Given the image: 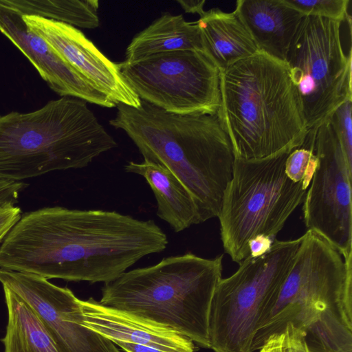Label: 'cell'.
Segmentation results:
<instances>
[{"mask_svg":"<svg viewBox=\"0 0 352 352\" xmlns=\"http://www.w3.org/2000/svg\"><path fill=\"white\" fill-rule=\"evenodd\" d=\"M168 239L153 220L116 211L45 207L21 215L0 246V268L47 279L109 283Z\"/></svg>","mask_w":352,"mask_h":352,"instance_id":"1","label":"cell"},{"mask_svg":"<svg viewBox=\"0 0 352 352\" xmlns=\"http://www.w3.org/2000/svg\"><path fill=\"white\" fill-rule=\"evenodd\" d=\"M109 124L123 130L144 161L171 170L192 195L201 223L218 217L234 156L217 114L178 115L141 100L123 104Z\"/></svg>","mask_w":352,"mask_h":352,"instance_id":"2","label":"cell"},{"mask_svg":"<svg viewBox=\"0 0 352 352\" xmlns=\"http://www.w3.org/2000/svg\"><path fill=\"white\" fill-rule=\"evenodd\" d=\"M352 256L307 230L277 299L259 324L252 351L290 323L310 352H352Z\"/></svg>","mask_w":352,"mask_h":352,"instance_id":"3","label":"cell"},{"mask_svg":"<svg viewBox=\"0 0 352 352\" xmlns=\"http://www.w3.org/2000/svg\"><path fill=\"white\" fill-rule=\"evenodd\" d=\"M217 116L234 158L258 160L302 146L307 127L285 62L263 52L220 72Z\"/></svg>","mask_w":352,"mask_h":352,"instance_id":"4","label":"cell"},{"mask_svg":"<svg viewBox=\"0 0 352 352\" xmlns=\"http://www.w3.org/2000/svg\"><path fill=\"white\" fill-rule=\"evenodd\" d=\"M117 146L87 102L77 98L51 100L30 113L12 111L0 116V180L84 168Z\"/></svg>","mask_w":352,"mask_h":352,"instance_id":"5","label":"cell"},{"mask_svg":"<svg viewBox=\"0 0 352 352\" xmlns=\"http://www.w3.org/2000/svg\"><path fill=\"white\" fill-rule=\"evenodd\" d=\"M223 255L191 252L125 272L104 283L99 302L168 327L210 349L208 322L214 290L222 278Z\"/></svg>","mask_w":352,"mask_h":352,"instance_id":"6","label":"cell"},{"mask_svg":"<svg viewBox=\"0 0 352 352\" xmlns=\"http://www.w3.org/2000/svg\"><path fill=\"white\" fill-rule=\"evenodd\" d=\"M291 152L258 160L234 158L218 218L224 251L239 265L250 256L249 242L259 236L274 241L304 199L309 185L292 181L285 173Z\"/></svg>","mask_w":352,"mask_h":352,"instance_id":"7","label":"cell"},{"mask_svg":"<svg viewBox=\"0 0 352 352\" xmlns=\"http://www.w3.org/2000/svg\"><path fill=\"white\" fill-rule=\"evenodd\" d=\"M302 236L275 239L261 256H249L230 276L221 278L212 297L208 322L214 352H252L257 328L273 307Z\"/></svg>","mask_w":352,"mask_h":352,"instance_id":"8","label":"cell"},{"mask_svg":"<svg viewBox=\"0 0 352 352\" xmlns=\"http://www.w3.org/2000/svg\"><path fill=\"white\" fill-rule=\"evenodd\" d=\"M342 23L304 16L286 57L308 130L352 100L351 50H343Z\"/></svg>","mask_w":352,"mask_h":352,"instance_id":"9","label":"cell"},{"mask_svg":"<svg viewBox=\"0 0 352 352\" xmlns=\"http://www.w3.org/2000/svg\"><path fill=\"white\" fill-rule=\"evenodd\" d=\"M118 65L141 100L166 112L214 115L219 111L220 71L203 51L164 52Z\"/></svg>","mask_w":352,"mask_h":352,"instance_id":"10","label":"cell"},{"mask_svg":"<svg viewBox=\"0 0 352 352\" xmlns=\"http://www.w3.org/2000/svg\"><path fill=\"white\" fill-rule=\"evenodd\" d=\"M301 147L312 151L316 169L304 197V222L342 255L352 256V156L330 116L308 130Z\"/></svg>","mask_w":352,"mask_h":352,"instance_id":"11","label":"cell"},{"mask_svg":"<svg viewBox=\"0 0 352 352\" xmlns=\"http://www.w3.org/2000/svg\"><path fill=\"white\" fill-rule=\"evenodd\" d=\"M0 283L32 307L59 352H121L112 341L83 325L80 299L67 287L36 274L2 268Z\"/></svg>","mask_w":352,"mask_h":352,"instance_id":"12","label":"cell"},{"mask_svg":"<svg viewBox=\"0 0 352 352\" xmlns=\"http://www.w3.org/2000/svg\"><path fill=\"white\" fill-rule=\"evenodd\" d=\"M23 17L31 30L116 105L140 106L141 100L121 74L118 63L107 58L81 31L36 16Z\"/></svg>","mask_w":352,"mask_h":352,"instance_id":"13","label":"cell"},{"mask_svg":"<svg viewBox=\"0 0 352 352\" xmlns=\"http://www.w3.org/2000/svg\"><path fill=\"white\" fill-rule=\"evenodd\" d=\"M23 16L18 10L0 0V32L28 58L50 88L63 97L77 98L103 107H116L44 38L31 30Z\"/></svg>","mask_w":352,"mask_h":352,"instance_id":"14","label":"cell"},{"mask_svg":"<svg viewBox=\"0 0 352 352\" xmlns=\"http://www.w3.org/2000/svg\"><path fill=\"white\" fill-rule=\"evenodd\" d=\"M82 323L113 343L125 342L170 352H195L192 341L173 330L90 298L80 300Z\"/></svg>","mask_w":352,"mask_h":352,"instance_id":"15","label":"cell"},{"mask_svg":"<svg viewBox=\"0 0 352 352\" xmlns=\"http://www.w3.org/2000/svg\"><path fill=\"white\" fill-rule=\"evenodd\" d=\"M234 11L258 51L285 62L304 15L285 0H238Z\"/></svg>","mask_w":352,"mask_h":352,"instance_id":"16","label":"cell"},{"mask_svg":"<svg viewBox=\"0 0 352 352\" xmlns=\"http://www.w3.org/2000/svg\"><path fill=\"white\" fill-rule=\"evenodd\" d=\"M197 22L203 51L220 72L259 52L234 10L226 12L213 8L205 11Z\"/></svg>","mask_w":352,"mask_h":352,"instance_id":"17","label":"cell"},{"mask_svg":"<svg viewBox=\"0 0 352 352\" xmlns=\"http://www.w3.org/2000/svg\"><path fill=\"white\" fill-rule=\"evenodd\" d=\"M124 170L142 176L157 201V215L179 232L200 223L194 198L179 178L166 166L147 161H131Z\"/></svg>","mask_w":352,"mask_h":352,"instance_id":"18","label":"cell"},{"mask_svg":"<svg viewBox=\"0 0 352 352\" xmlns=\"http://www.w3.org/2000/svg\"><path fill=\"white\" fill-rule=\"evenodd\" d=\"M181 50L203 51L198 23L186 21L182 14L166 12L134 36L123 62L131 64L152 55Z\"/></svg>","mask_w":352,"mask_h":352,"instance_id":"19","label":"cell"},{"mask_svg":"<svg viewBox=\"0 0 352 352\" xmlns=\"http://www.w3.org/2000/svg\"><path fill=\"white\" fill-rule=\"evenodd\" d=\"M3 289L8 309L3 352H59L32 307L11 289Z\"/></svg>","mask_w":352,"mask_h":352,"instance_id":"20","label":"cell"},{"mask_svg":"<svg viewBox=\"0 0 352 352\" xmlns=\"http://www.w3.org/2000/svg\"><path fill=\"white\" fill-rule=\"evenodd\" d=\"M23 15L36 16L73 27L95 29L100 25L98 0H3Z\"/></svg>","mask_w":352,"mask_h":352,"instance_id":"21","label":"cell"},{"mask_svg":"<svg viewBox=\"0 0 352 352\" xmlns=\"http://www.w3.org/2000/svg\"><path fill=\"white\" fill-rule=\"evenodd\" d=\"M304 16H315L342 22L349 14L350 0H285Z\"/></svg>","mask_w":352,"mask_h":352,"instance_id":"22","label":"cell"},{"mask_svg":"<svg viewBox=\"0 0 352 352\" xmlns=\"http://www.w3.org/2000/svg\"><path fill=\"white\" fill-rule=\"evenodd\" d=\"M317 164V157L312 151L300 147L293 150L287 156L285 173L292 181L305 182L310 185Z\"/></svg>","mask_w":352,"mask_h":352,"instance_id":"23","label":"cell"},{"mask_svg":"<svg viewBox=\"0 0 352 352\" xmlns=\"http://www.w3.org/2000/svg\"><path fill=\"white\" fill-rule=\"evenodd\" d=\"M282 333L281 352H310L301 329L288 323Z\"/></svg>","mask_w":352,"mask_h":352,"instance_id":"24","label":"cell"},{"mask_svg":"<svg viewBox=\"0 0 352 352\" xmlns=\"http://www.w3.org/2000/svg\"><path fill=\"white\" fill-rule=\"evenodd\" d=\"M21 215V209L16 205H8L0 208V246Z\"/></svg>","mask_w":352,"mask_h":352,"instance_id":"25","label":"cell"},{"mask_svg":"<svg viewBox=\"0 0 352 352\" xmlns=\"http://www.w3.org/2000/svg\"><path fill=\"white\" fill-rule=\"evenodd\" d=\"M28 186L23 182L0 180V208L16 205L20 193Z\"/></svg>","mask_w":352,"mask_h":352,"instance_id":"26","label":"cell"},{"mask_svg":"<svg viewBox=\"0 0 352 352\" xmlns=\"http://www.w3.org/2000/svg\"><path fill=\"white\" fill-rule=\"evenodd\" d=\"M274 241L271 239L259 236L252 239L248 244L250 256L257 257L267 252L271 248Z\"/></svg>","mask_w":352,"mask_h":352,"instance_id":"27","label":"cell"},{"mask_svg":"<svg viewBox=\"0 0 352 352\" xmlns=\"http://www.w3.org/2000/svg\"><path fill=\"white\" fill-rule=\"evenodd\" d=\"M177 2L186 13L197 14L201 16L205 12L204 7L206 1L204 0H177Z\"/></svg>","mask_w":352,"mask_h":352,"instance_id":"28","label":"cell"},{"mask_svg":"<svg viewBox=\"0 0 352 352\" xmlns=\"http://www.w3.org/2000/svg\"><path fill=\"white\" fill-rule=\"evenodd\" d=\"M283 333H275L270 336L259 352H281V342Z\"/></svg>","mask_w":352,"mask_h":352,"instance_id":"29","label":"cell"},{"mask_svg":"<svg viewBox=\"0 0 352 352\" xmlns=\"http://www.w3.org/2000/svg\"><path fill=\"white\" fill-rule=\"evenodd\" d=\"M124 352H170L153 347L125 342H116Z\"/></svg>","mask_w":352,"mask_h":352,"instance_id":"30","label":"cell"}]
</instances>
